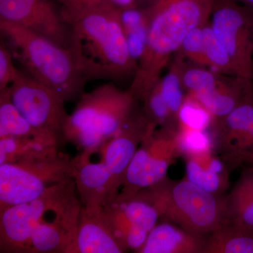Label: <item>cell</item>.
Masks as SVG:
<instances>
[{
    "label": "cell",
    "instance_id": "obj_6",
    "mask_svg": "<svg viewBox=\"0 0 253 253\" xmlns=\"http://www.w3.org/2000/svg\"><path fill=\"white\" fill-rule=\"evenodd\" d=\"M73 177V163L65 155L21 160L0 165V209L27 204L50 186Z\"/></svg>",
    "mask_w": 253,
    "mask_h": 253
},
{
    "label": "cell",
    "instance_id": "obj_4",
    "mask_svg": "<svg viewBox=\"0 0 253 253\" xmlns=\"http://www.w3.org/2000/svg\"><path fill=\"white\" fill-rule=\"evenodd\" d=\"M131 91L109 82L84 93L64 127V141L94 152L122 129L133 114Z\"/></svg>",
    "mask_w": 253,
    "mask_h": 253
},
{
    "label": "cell",
    "instance_id": "obj_3",
    "mask_svg": "<svg viewBox=\"0 0 253 253\" xmlns=\"http://www.w3.org/2000/svg\"><path fill=\"white\" fill-rule=\"evenodd\" d=\"M0 30L14 59L28 74L56 91L66 101L81 98L88 82L69 48L21 26L0 20Z\"/></svg>",
    "mask_w": 253,
    "mask_h": 253
},
{
    "label": "cell",
    "instance_id": "obj_15",
    "mask_svg": "<svg viewBox=\"0 0 253 253\" xmlns=\"http://www.w3.org/2000/svg\"><path fill=\"white\" fill-rule=\"evenodd\" d=\"M0 216L1 253H29L33 227L29 203L0 209Z\"/></svg>",
    "mask_w": 253,
    "mask_h": 253
},
{
    "label": "cell",
    "instance_id": "obj_2",
    "mask_svg": "<svg viewBox=\"0 0 253 253\" xmlns=\"http://www.w3.org/2000/svg\"><path fill=\"white\" fill-rule=\"evenodd\" d=\"M69 49L88 81H122L135 75L121 20V9L107 5L82 16L70 25Z\"/></svg>",
    "mask_w": 253,
    "mask_h": 253
},
{
    "label": "cell",
    "instance_id": "obj_25",
    "mask_svg": "<svg viewBox=\"0 0 253 253\" xmlns=\"http://www.w3.org/2000/svg\"><path fill=\"white\" fill-rule=\"evenodd\" d=\"M176 136L181 154L185 157L214 150L212 134L208 130L177 129Z\"/></svg>",
    "mask_w": 253,
    "mask_h": 253
},
{
    "label": "cell",
    "instance_id": "obj_9",
    "mask_svg": "<svg viewBox=\"0 0 253 253\" xmlns=\"http://www.w3.org/2000/svg\"><path fill=\"white\" fill-rule=\"evenodd\" d=\"M211 27L231 60L236 77L253 78V14L232 3L214 6Z\"/></svg>",
    "mask_w": 253,
    "mask_h": 253
},
{
    "label": "cell",
    "instance_id": "obj_5",
    "mask_svg": "<svg viewBox=\"0 0 253 253\" xmlns=\"http://www.w3.org/2000/svg\"><path fill=\"white\" fill-rule=\"evenodd\" d=\"M136 195L153 205L160 217L196 235L208 236L227 222L224 198L186 179L172 181L166 177Z\"/></svg>",
    "mask_w": 253,
    "mask_h": 253
},
{
    "label": "cell",
    "instance_id": "obj_17",
    "mask_svg": "<svg viewBox=\"0 0 253 253\" xmlns=\"http://www.w3.org/2000/svg\"><path fill=\"white\" fill-rule=\"evenodd\" d=\"M61 144L56 136L40 133L35 135L5 136L0 139V165L59 154Z\"/></svg>",
    "mask_w": 253,
    "mask_h": 253
},
{
    "label": "cell",
    "instance_id": "obj_16",
    "mask_svg": "<svg viewBox=\"0 0 253 253\" xmlns=\"http://www.w3.org/2000/svg\"><path fill=\"white\" fill-rule=\"evenodd\" d=\"M186 179L200 188L216 195H221L229 186V166L214 150L186 156Z\"/></svg>",
    "mask_w": 253,
    "mask_h": 253
},
{
    "label": "cell",
    "instance_id": "obj_8",
    "mask_svg": "<svg viewBox=\"0 0 253 253\" xmlns=\"http://www.w3.org/2000/svg\"><path fill=\"white\" fill-rule=\"evenodd\" d=\"M10 99L33 127L65 142L64 127L69 114L64 99L41 82L21 72L7 88Z\"/></svg>",
    "mask_w": 253,
    "mask_h": 253
},
{
    "label": "cell",
    "instance_id": "obj_22",
    "mask_svg": "<svg viewBox=\"0 0 253 253\" xmlns=\"http://www.w3.org/2000/svg\"><path fill=\"white\" fill-rule=\"evenodd\" d=\"M181 66L182 61L176 60L167 74L162 79H159L160 89L163 99L177 123L178 113L186 97L183 92L184 86L181 81Z\"/></svg>",
    "mask_w": 253,
    "mask_h": 253
},
{
    "label": "cell",
    "instance_id": "obj_14",
    "mask_svg": "<svg viewBox=\"0 0 253 253\" xmlns=\"http://www.w3.org/2000/svg\"><path fill=\"white\" fill-rule=\"evenodd\" d=\"M206 236L196 235L172 223L156 224L138 253H203Z\"/></svg>",
    "mask_w": 253,
    "mask_h": 253
},
{
    "label": "cell",
    "instance_id": "obj_21",
    "mask_svg": "<svg viewBox=\"0 0 253 253\" xmlns=\"http://www.w3.org/2000/svg\"><path fill=\"white\" fill-rule=\"evenodd\" d=\"M177 121V129L206 131L212 126L214 118L197 99L188 94L178 113Z\"/></svg>",
    "mask_w": 253,
    "mask_h": 253
},
{
    "label": "cell",
    "instance_id": "obj_1",
    "mask_svg": "<svg viewBox=\"0 0 253 253\" xmlns=\"http://www.w3.org/2000/svg\"><path fill=\"white\" fill-rule=\"evenodd\" d=\"M213 7V0H154L145 11L147 41L129 89L136 99H144L190 32L208 24Z\"/></svg>",
    "mask_w": 253,
    "mask_h": 253
},
{
    "label": "cell",
    "instance_id": "obj_27",
    "mask_svg": "<svg viewBox=\"0 0 253 253\" xmlns=\"http://www.w3.org/2000/svg\"><path fill=\"white\" fill-rule=\"evenodd\" d=\"M61 6L65 21L71 25L82 16L111 4V0H55Z\"/></svg>",
    "mask_w": 253,
    "mask_h": 253
},
{
    "label": "cell",
    "instance_id": "obj_19",
    "mask_svg": "<svg viewBox=\"0 0 253 253\" xmlns=\"http://www.w3.org/2000/svg\"><path fill=\"white\" fill-rule=\"evenodd\" d=\"M203 253H253V230L226 222L206 237Z\"/></svg>",
    "mask_w": 253,
    "mask_h": 253
},
{
    "label": "cell",
    "instance_id": "obj_13",
    "mask_svg": "<svg viewBox=\"0 0 253 253\" xmlns=\"http://www.w3.org/2000/svg\"><path fill=\"white\" fill-rule=\"evenodd\" d=\"M126 251L113 235L99 210L82 206L77 226L75 253H123Z\"/></svg>",
    "mask_w": 253,
    "mask_h": 253
},
{
    "label": "cell",
    "instance_id": "obj_28",
    "mask_svg": "<svg viewBox=\"0 0 253 253\" xmlns=\"http://www.w3.org/2000/svg\"><path fill=\"white\" fill-rule=\"evenodd\" d=\"M204 27L197 28L190 32L184 38L179 49L181 50L183 55L189 58L194 63L207 66L204 54V33H203Z\"/></svg>",
    "mask_w": 253,
    "mask_h": 253
},
{
    "label": "cell",
    "instance_id": "obj_11",
    "mask_svg": "<svg viewBox=\"0 0 253 253\" xmlns=\"http://www.w3.org/2000/svg\"><path fill=\"white\" fill-rule=\"evenodd\" d=\"M156 126L144 114L133 113L122 129L100 147L102 149L101 161L111 173L118 191L124 184L126 171L136 150Z\"/></svg>",
    "mask_w": 253,
    "mask_h": 253
},
{
    "label": "cell",
    "instance_id": "obj_23",
    "mask_svg": "<svg viewBox=\"0 0 253 253\" xmlns=\"http://www.w3.org/2000/svg\"><path fill=\"white\" fill-rule=\"evenodd\" d=\"M144 102V115L150 123L155 126H161L163 127L176 130L174 123L178 126L172 117L166 101L163 99L160 89L159 80L142 100Z\"/></svg>",
    "mask_w": 253,
    "mask_h": 253
},
{
    "label": "cell",
    "instance_id": "obj_7",
    "mask_svg": "<svg viewBox=\"0 0 253 253\" xmlns=\"http://www.w3.org/2000/svg\"><path fill=\"white\" fill-rule=\"evenodd\" d=\"M181 155L176 130L153 129L136 150L116 199H130L141 190L161 182L167 177L169 166Z\"/></svg>",
    "mask_w": 253,
    "mask_h": 253
},
{
    "label": "cell",
    "instance_id": "obj_31",
    "mask_svg": "<svg viewBox=\"0 0 253 253\" xmlns=\"http://www.w3.org/2000/svg\"><path fill=\"white\" fill-rule=\"evenodd\" d=\"M241 1L246 5V9L249 10L253 14V0H241Z\"/></svg>",
    "mask_w": 253,
    "mask_h": 253
},
{
    "label": "cell",
    "instance_id": "obj_18",
    "mask_svg": "<svg viewBox=\"0 0 253 253\" xmlns=\"http://www.w3.org/2000/svg\"><path fill=\"white\" fill-rule=\"evenodd\" d=\"M224 200L227 222L253 230V165L245 168Z\"/></svg>",
    "mask_w": 253,
    "mask_h": 253
},
{
    "label": "cell",
    "instance_id": "obj_30",
    "mask_svg": "<svg viewBox=\"0 0 253 253\" xmlns=\"http://www.w3.org/2000/svg\"><path fill=\"white\" fill-rule=\"evenodd\" d=\"M134 0H111V4L119 9H129Z\"/></svg>",
    "mask_w": 253,
    "mask_h": 253
},
{
    "label": "cell",
    "instance_id": "obj_26",
    "mask_svg": "<svg viewBox=\"0 0 253 253\" xmlns=\"http://www.w3.org/2000/svg\"><path fill=\"white\" fill-rule=\"evenodd\" d=\"M181 76L183 86L191 95L211 90L217 86L219 82L217 76L212 71L201 68H186L183 62Z\"/></svg>",
    "mask_w": 253,
    "mask_h": 253
},
{
    "label": "cell",
    "instance_id": "obj_12",
    "mask_svg": "<svg viewBox=\"0 0 253 253\" xmlns=\"http://www.w3.org/2000/svg\"><path fill=\"white\" fill-rule=\"evenodd\" d=\"M91 153L83 151L73 160V176L82 206L89 210L101 209L117 199L119 191L112 176L102 161L91 163Z\"/></svg>",
    "mask_w": 253,
    "mask_h": 253
},
{
    "label": "cell",
    "instance_id": "obj_29",
    "mask_svg": "<svg viewBox=\"0 0 253 253\" xmlns=\"http://www.w3.org/2000/svg\"><path fill=\"white\" fill-rule=\"evenodd\" d=\"M14 56L4 43L0 45V91H4L14 83L21 71L15 66Z\"/></svg>",
    "mask_w": 253,
    "mask_h": 253
},
{
    "label": "cell",
    "instance_id": "obj_10",
    "mask_svg": "<svg viewBox=\"0 0 253 253\" xmlns=\"http://www.w3.org/2000/svg\"><path fill=\"white\" fill-rule=\"evenodd\" d=\"M0 20L69 48L70 25L50 0H0Z\"/></svg>",
    "mask_w": 253,
    "mask_h": 253
},
{
    "label": "cell",
    "instance_id": "obj_20",
    "mask_svg": "<svg viewBox=\"0 0 253 253\" xmlns=\"http://www.w3.org/2000/svg\"><path fill=\"white\" fill-rule=\"evenodd\" d=\"M40 133L46 132L35 129L25 119L11 102L7 89L0 91V138L35 135Z\"/></svg>",
    "mask_w": 253,
    "mask_h": 253
},
{
    "label": "cell",
    "instance_id": "obj_24",
    "mask_svg": "<svg viewBox=\"0 0 253 253\" xmlns=\"http://www.w3.org/2000/svg\"><path fill=\"white\" fill-rule=\"evenodd\" d=\"M204 33V54L206 65L215 68L218 73L231 75L236 77L231 60L225 50L217 41L211 26L203 28Z\"/></svg>",
    "mask_w": 253,
    "mask_h": 253
}]
</instances>
